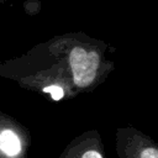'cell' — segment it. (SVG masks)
Masks as SVG:
<instances>
[{"label":"cell","instance_id":"3","mask_svg":"<svg viewBox=\"0 0 158 158\" xmlns=\"http://www.w3.org/2000/svg\"><path fill=\"white\" fill-rule=\"evenodd\" d=\"M42 93H46V94H49L51 98L53 100H60L63 96H64V90L62 86H58V85H51V86H47L42 90Z\"/></svg>","mask_w":158,"mask_h":158},{"label":"cell","instance_id":"2","mask_svg":"<svg viewBox=\"0 0 158 158\" xmlns=\"http://www.w3.org/2000/svg\"><path fill=\"white\" fill-rule=\"evenodd\" d=\"M68 60L75 85L79 88L88 86L96 75L100 64L99 54L95 51L86 52L83 47L75 46L70 49Z\"/></svg>","mask_w":158,"mask_h":158},{"label":"cell","instance_id":"1","mask_svg":"<svg viewBox=\"0 0 158 158\" xmlns=\"http://www.w3.org/2000/svg\"><path fill=\"white\" fill-rule=\"evenodd\" d=\"M28 138L26 128L0 110V158H26Z\"/></svg>","mask_w":158,"mask_h":158},{"label":"cell","instance_id":"4","mask_svg":"<svg viewBox=\"0 0 158 158\" xmlns=\"http://www.w3.org/2000/svg\"><path fill=\"white\" fill-rule=\"evenodd\" d=\"M141 158H158V149L156 148H144L141 153Z\"/></svg>","mask_w":158,"mask_h":158},{"label":"cell","instance_id":"5","mask_svg":"<svg viewBox=\"0 0 158 158\" xmlns=\"http://www.w3.org/2000/svg\"><path fill=\"white\" fill-rule=\"evenodd\" d=\"M81 158H102V156L98 152V151H86Z\"/></svg>","mask_w":158,"mask_h":158},{"label":"cell","instance_id":"6","mask_svg":"<svg viewBox=\"0 0 158 158\" xmlns=\"http://www.w3.org/2000/svg\"><path fill=\"white\" fill-rule=\"evenodd\" d=\"M5 2H6V0H0V5H5Z\"/></svg>","mask_w":158,"mask_h":158}]
</instances>
